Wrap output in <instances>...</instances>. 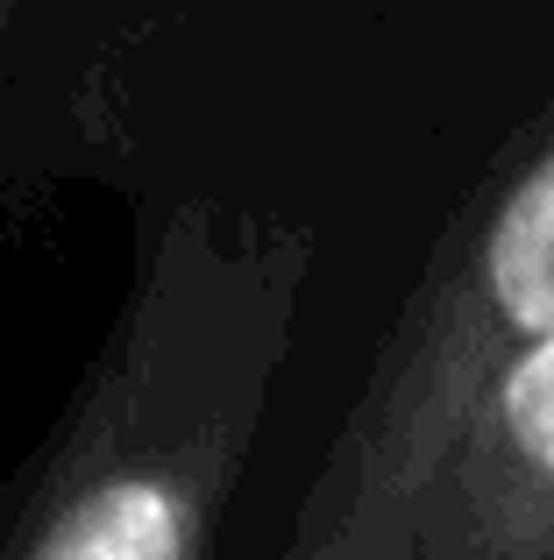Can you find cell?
Instances as JSON below:
<instances>
[{
  "label": "cell",
  "instance_id": "cell-1",
  "mask_svg": "<svg viewBox=\"0 0 554 560\" xmlns=\"http://www.w3.org/2000/svg\"><path fill=\"white\" fill-rule=\"evenodd\" d=\"M291 299L299 248L235 242L213 228V206H185L28 468L0 560H207L285 362Z\"/></svg>",
  "mask_w": 554,
  "mask_h": 560
},
{
  "label": "cell",
  "instance_id": "cell-2",
  "mask_svg": "<svg viewBox=\"0 0 554 560\" xmlns=\"http://www.w3.org/2000/svg\"><path fill=\"white\" fill-rule=\"evenodd\" d=\"M28 8H43V0H0V57L14 50V36H22V22H28Z\"/></svg>",
  "mask_w": 554,
  "mask_h": 560
}]
</instances>
